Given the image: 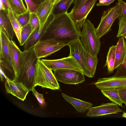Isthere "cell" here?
Returning <instances> with one entry per match:
<instances>
[{
  "label": "cell",
  "instance_id": "obj_1",
  "mask_svg": "<svg viewBox=\"0 0 126 126\" xmlns=\"http://www.w3.org/2000/svg\"><path fill=\"white\" fill-rule=\"evenodd\" d=\"M81 31L72 20L67 12L53 17L41 40L53 39L67 45L80 38Z\"/></svg>",
  "mask_w": 126,
  "mask_h": 126
},
{
  "label": "cell",
  "instance_id": "obj_2",
  "mask_svg": "<svg viewBox=\"0 0 126 126\" xmlns=\"http://www.w3.org/2000/svg\"><path fill=\"white\" fill-rule=\"evenodd\" d=\"M38 60L34 46L22 52L19 68L15 81L22 83L29 91L35 87L36 66Z\"/></svg>",
  "mask_w": 126,
  "mask_h": 126
},
{
  "label": "cell",
  "instance_id": "obj_3",
  "mask_svg": "<svg viewBox=\"0 0 126 126\" xmlns=\"http://www.w3.org/2000/svg\"><path fill=\"white\" fill-rule=\"evenodd\" d=\"M0 69L8 80H15L16 74L14 67L10 47L11 40L0 29Z\"/></svg>",
  "mask_w": 126,
  "mask_h": 126
},
{
  "label": "cell",
  "instance_id": "obj_4",
  "mask_svg": "<svg viewBox=\"0 0 126 126\" xmlns=\"http://www.w3.org/2000/svg\"><path fill=\"white\" fill-rule=\"evenodd\" d=\"M81 42L86 52L93 56H96L100 50L101 43L96 29L89 20H86L82 27Z\"/></svg>",
  "mask_w": 126,
  "mask_h": 126
},
{
  "label": "cell",
  "instance_id": "obj_5",
  "mask_svg": "<svg viewBox=\"0 0 126 126\" xmlns=\"http://www.w3.org/2000/svg\"><path fill=\"white\" fill-rule=\"evenodd\" d=\"M52 70L38 60L36 66L34 87L37 86L55 90H60L59 84Z\"/></svg>",
  "mask_w": 126,
  "mask_h": 126
},
{
  "label": "cell",
  "instance_id": "obj_6",
  "mask_svg": "<svg viewBox=\"0 0 126 126\" xmlns=\"http://www.w3.org/2000/svg\"><path fill=\"white\" fill-rule=\"evenodd\" d=\"M122 15L121 10L118 2L114 6L104 11L96 31L100 38L110 30L115 20Z\"/></svg>",
  "mask_w": 126,
  "mask_h": 126
},
{
  "label": "cell",
  "instance_id": "obj_7",
  "mask_svg": "<svg viewBox=\"0 0 126 126\" xmlns=\"http://www.w3.org/2000/svg\"><path fill=\"white\" fill-rule=\"evenodd\" d=\"M70 52L69 56L73 57L81 67L84 75L92 78L87 63V52L82 45L80 39H78L68 44Z\"/></svg>",
  "mask_w": 126,
  "mask_h": 126
},
{
  "label": "cell",
  "instance_id": "obj_8",
  "mask_svg": "<svg viewBox=\"0 0 126 126\" xmlns=\"http://www.w3.org/2000/svg\"><path fill=\"white\" fill-rule=\"evenodd\" d=\"M66 45L56 39H49L40 40L34 46V49L38 59L40 60L59 51Z\"/></svg>",
  "mask_w": 126,
  "mask_h": 126
},
{
  "label": "cell",
  "instance_id": "obj_9",
  "mask_svg": "<svg viewBox=\"0 0 126 126\" xmlns=\"http://www.w3.org/2000/svg\"><path fill=\"white\" fill-rule=\"evenodd\" d=\"M48 68L53 71L61 69H70L83 72L82 70L73 57L69 56L56 60H41Z\"/></svg>",
  "mask_w": 126,
  "mask_h": 126
},
{
  "label": "cell",
  "instance_id": "obj_10",
  "mask_svg": "<svg viewBox=\"0 0 126 126\" xmlns=\"http://www.w3.org/2000/svg\"><path fill=\"white\" fill-rule=\"evenodd\" d=\"M97 0H88L77 8H72L68 13L74 23L79 29L82 27L88 15Z\"/></svg>",
  "mask_w": 126,
  "mask_h": 126
},
{
  "label": "cell",
  "instance_id": "obj_11",
  "mask_svg": "<svg viewBox=\"0 0 126 126\" xmlns=\"http://www.w3.org/2000/svg\"><path fill=\"white\" fill-rule=\"evenodd\" d=\"M54 71L57 80L64 84H77L85 80L83 72L68 69H59Z\"/></svg>",
  "mask_w": 126,
  "mask_h": 126
},
{
  "label": "cell",
  "instance_id": "obj_12",
  "mask_svg": "<svg viewBox=\"0 0 126 126\" xmlns=\"http://www.w3.org/2000/svg\"><path fill=\"white\" fill-rule=\"evenodd\" d=\"M122 111L117 104L112 102L103 103L99 106L90 108L88 110L86 115L89 117H96L117 114Z\"/></svg>",
  "mask_w": 126,
  "mask_h": 126
},
{
  "label": "cell",
  "instance_id": "obj_13",
  "mask_svg": "<svg viewBox=\"0 0 126 126\" xmlns=\"http://www.w3.org/2000/svg\"><path fill=\"white\" fill-rule=\"evenodd\" d=\"M98 89H111L120 88L126 87V78L115 77L99 78L94 83Z\"/></svg>",
  "mask_w": 126,
  "mask_h": 126
},
{
  "label": "cell",
  "instance_id": "obj_14",
  "mask_svg": "<svg viewBox=\"0 0 126 126\" xmlns=\"http://www.w3.org/2000/svg\"><path fill=\"white\" fill-rule=\"evenodd\" d=\"M6 92L24 101L29 91L20 82L8 80L5 83Z\"/></svg>",
  "mask_w": 126,
  "mask_h": 126
},
{
  "label": "cell",
  "instance_id": "obj_15",
  "mask_svg": "<svg viewBox=\"0 0 126 126\" xmlns=\"http://www.w3.org/2000/svg\"><path fill=\"white\" fill-rule=\"evenodd\" d=\"M53 5L49 1H45L40 4L36 13L39 20V28L45 25L49 19Z\"/></svg>",
  "mask_w": 126,
  "mask_h": 126
},
{
  "label": "cell",
  "instance_id": "obj_16",
  "mask_svg": "<svg viewBox=\"0 0 126 126\" xmlns=\"http://www.w3.org/2000/svg\"><path fill=\"white\" fill-rule=\"evenodd\" d=\"M48 19L44 25L40 28L39 27L28 38L24 45V50H28L33 47L40 40L46 32L48 27Z\"/></svg>",
  "mask_w": 126,
  "mask_h": 126
},
{
  "label": "cell",
  "instance_id": "obj_17",
  "mask_svg": "<svg viewBox=\"0 0 126 126\" xmlns=\"http://www.w3.org/2000/svg\"><path fill=\"white\" fill-rule=\"evenodd\" d=\"M7 13L5 11L0 10V29L5 32L11 40H12L16 34Z\"/></svg>",
  "mask_w": 126,
  "mask_h": 126
},
{
  "label": "cell",
  "instance_id": "obj_18",
  "mask_svg": "<svg viewBox=\"0 0 126 126\" xmlns=\"http://www.w3.org/2000/svg\"><path fill=\"white\" fill-rule=\"evenodd\" d=\"M116 45L115 61L114 66V69L121 64L126 54V43L124 37H119Z\"/></svg>",
  "mask_w": 126,
  "mask_h": 126
},
{
  "label": "cell",
  "instance_id": "obj_19",
  "mask_svg": "<svg viewBox=\"0 0 126 126\" xmlns=\"http://www.w3.org/2000/svg\"><path fill=\"white\" fill-rule=\"evenodd\" d=\"M61 95L65 100L71 104L79 113L84 112L93 106L92 103L70 96L63 93Z\"/></svg>",
  "mask_w": 126,
  "mask_h": 126
},
{
  "label": "cell",
  "instance_id": "obj_20",
  "mask_svg": "<svg viewBox=\"0 0 126 126\" xmlns=\"http://www.w3.org/2000/svg\"><path fill=\"white\" fill-rule=\"evenodd\" d=\"M10 47L13 65L17 76L19 68L22 51L12 40H11Z\"/></svg>",
  "mask_w": 126,
  "mask_h": 126
},
{
  "label": "cell",
  "instance_id": "obj_21",
  "mask_svg": "<svg viewBox=\"0 0 126 126\" xmlns=\"http://www.w3.org/2000/svg\"><path fill=\"white\" fill-rule=\"evenodd\" d=\"M74 0H60L53 5L51 15L54 16L67 12Z\"/></svg>",
  "mask_w": 126,
  "mask_h": 126
},
{
  "label": "cell",
  "instance_id": "obj_22",
  "mask_svg": "<svg viewBox=\"0 0 126 126\" xmlns=\"http://www.w3.org/2000/svg\"><path fill=\"white\" fill-rule=\"evenodd\" d=\"M102 93L111 101L122 107L123 101L120 96L118 89H102Z\"/></svg>",
  "mask_w": 126,
  "mask_h": 126
},
{
  "label": "cell",
  "instance_id": "obj_23",
  "mask_svg": "<svg viewBox=\"0 0 126 126\" xmlns=\"http://www.w3.org/2000/svg\"><path fill=\"white\" fill-rule=\"evenodd\" d=\"M116 47V45H113L109 48L104 65L107 66L108 73L110 74L112 73L114 70V66L115 61Z\"/></svg>",
  "mask_w": 126,
  "mask_h": 126
},
{
  "label": "cell",
  "instance_id": "obj_24",
  "mask_svg": "<svg viewBox=\"0 0 126 126\" xmlns=\"http://www.w3.org/2000/svg\"><path fill=\"white\" fill-rule=\"evenodd\" d=\"M7 15L20 44L21 41V33L22 27L17 20L15 15L13 11L8 10Z\"/></svg>",
  "mask_w": 126,
  "mask_h": 126
},
{
  "label": "cell",
  "instance_id": "obj_25",
  "mask_svg": "<svg viewBox=\"0 0 126 126\" xmlns=\"http://www.w3.org/2000/svg\"><path fill=\"white\" fill-rule=\"evenodd\" d=\"M86 58L88 67L92 78L94 77L98 62L97 56H93L87 52Z\"/></svg>",
  "mask_w": 126,
  "mask_h": 126
},
{
  "label": "cell",
  "instance_id": "obj_26",
  "mask_svg": "<svg viewBox=\"0 0 126 126\" xmlns=\"http://www.w3.org/2000/svg\"><path fill=\"white\" fill-rule=\"evenodd\" d=\"M15 12V15L25 13L28 10L23 0H8Z\"/></svg>",
  "mask_w": 126,
  "mask_h": 126
},
{
  "label": "cell",
  "instance_id": "obj_27",
  "mask_svg": "<svg viewBox=\"0 0 126 126\" xmlns=\"http://www.w3.org/2000/svg\"><path fill=\"white\" fill-rule=\"evenodd\" d=\"M32 32L31 27L29 23L22 28L21 33V41L20 43V46L24 45L31 34Z\"/></svg>",
  "mask_w": 126,
  "mask_h": 126
},
{
  "label": "cell",
  "instance_id": "obj_28",
  "mask_svg": "<svg viewBox=\"0 0 126 126\" xmlns=\"http://www.w3.org/2000/svg\"><path fill=\"white\" fill-rule=\"evenodd\" d=\"M16 18L21 27H24L29 23L30 13L28 10L26 12L15 15Z\"/></svg>",
  "mask_w": 126,
  "mask_h": 126
},
{
  "label": "cell",
  "instance_id": "obj_29",
  "mask_svg": "<svg viewBox=\"0 0 126 126\" xmlns=\"http://www.w3.org/2000/svg\"><path fill=\"white\" fill-rule=\"evenodd\" d=\"M118 18L119 28L117 37L121 36L126 33V16L122 15Z\"/></svg>",
  "mask_w": 126,
  "mask_h": 126
},
{
  "label": "cell",
  "instance_id": "obj_30",
  "mask_svg": "<svg viewBox=\"0 0 126 126\" xmlns=\"http://www.w3.org/2000/svg\"><path fill=\"white\" fill-rule=\"evenodd\" d=\"M112 77L126 78V54L123 63L117 68L115 73Z\"/></svg>",
  "mask_w": 126,
  "mask_h": 126
},
{
  "label": "cell",
  "instance_id": "obj_31",
  "mask_svg": "<svg viewBox=\"0 0 126 126\" xmlns=\"http://www.w3.org/2000/svg\"><path fill=\"white\" fill-rule=\"evenodd\" d=\"M30 13V17L29 23L31 27L32 34L39 27L40 23L38 18L35 13Z\"/></svg>",
  "mask_w": 126,
  "mask_h": 126
},
{
  "label": "cell",
  "instance_id": "obj_32",
  "mask_svg": "<svg viewBox=\"0 0 126 126\" xmlns=\"http://www.w3.org/2000/svg\"><path fill=\"white\" fill-rule=\"evenodd\" d=\"M26 4L27 8L30 13H36L40 5L35 3L33 0H24Z\"/></svg>",
  "mask_w": 126,
  "mask_h": 126
},
{
  "label": "cell",
  "instance_id": "obj_33",
  "mask_svg": "<svg viewBox=\"0 0 126 126\" xmlns=\"http://www.w3.org/2000/svg\"><path fill=\"white\" fill-rule=\"evenodd\" d=\"M32 91L33 95L36 98L41 107L43 108L45 107L46 105V102L44 98L43 94L38 93L35 90V87L33 88Z\"/></svg>",
  "mask_w": 126,
  "mask_h": 126
},
{
  "label": "cell",
  "instance_id": "obj_34",
  "mask_svg": "<svg viewBox=\"0 0 126 126\" xmlns=\"http://www.w3.org/2000/svg\"><path fill=\"white\" fill-rule=\"evenodd\" d=\"M118 89L120 96L123 103L126 105V87Z\"/></svg>",
  "mask_w": 126,
  "mask_h": 126
},
{
  "label": "cell",
  "instance_id": "obj_35",
  "mask_svg": "<svg viewBox=\"0 0 126 126\" xmlns=\"http://www.w3.org/2000/svg\"><path fill=\"white\" fill-rule=\"evenodd\" d=\"M119 4L122 15L126 16V2L123 0H118Z\"/></svg>",
  "mask_w": 126,
  "mask_h": 126
},
{
  "label": "cell",
  "instance_id": "obj_36",
  "mask_svg": "<svg viewBox=\"0 0 126 126\" xmlns=\"http://www.w3.org/2000/svg\"><path fill=\"white\" fill-rule=\"evenodd\" d=\"M115 0H99V2L96 4L97 6H108L113 2Z\"/></svg>",
  "mask_w": 126,
  "mask_h": 126
},
{
  "label": "cell",
  "instance_id": "obj_37",
  "mask_svg": "<svg viewBox=\"0 0 126 126\" xmlns=\"http://www.w3.org/2000/svg\"><path fill=\"white\" fill-rule=\"evenodd\" d=\"M6 9L8 11L9 10L13 11L14 14L15 11L8 0H1Z\"/></svg>",
  "mask_w": 126,
  "mask_h": 126
},
{
  "label": "cell",
  "instance_id": "obj_38",
  "mask_svg": "<svg viewBox=\"0 0 126 126\" xmlns=\"http://www.w3.org/2000/svg\"><path fill=\"white\" fill-rule=\"evenodd\" d=\"M88 0H74V5L73 8H77Z\"/></svg>",
  "mask_w": 126,
  "mask_h": 126
},
{
  "label": "cell",
  "instance_id": "obj_39",
  "mask_svg": "<svg viewBox=\"0 0 126 126\" xmlns=\"http://www.w3.org/2000/svg\"><path fill=\"white\" fill-rule=\"evenodd\" d=\"M0 10H4L7 12L8 11L6 9L1 0H0Z\"/></svg>",
  "mask_w": 126,
  "mask_h": 126
},
{
  "label": "cell",
  "instance_id": "obj_40",
  "mask_svg": "<svg viewBox=\"0 0 126 126\" xmlns=\"http://www.w3.org/2000/svg\"><path fill=\"white\" fill-rule=\"evenodd\" d=\"M35 3L40 4L44 1L45 0H33Z\"/></svg>",
  "mask_w": 126,
  "mask_h": 126
},
{
  "label": "cell",
  "instance_id": "obj_41",
  "mask_svg": "<svg viewBox=\"0 0 126 126\" xmlns=\"http://www.w3.org/2000/svg\"><path fill=\"white\" fill-rule=\"evenodd\" d=\"M57 0H45L44 1H46L50 2L53 5H54L55 3Z\"/></svg>",
  "mask_w": 126,
  "mask_h": 126
},
{
  "label": "cell",
  "instance_id": "obj_42",
  "mask_svg": "<svg viewBox=\"0 0 126 126\" xmlns=\"http://www.w3.org/2000/svg\"><path fill=\"white\" fill-rule=\"evenodd\" d=\"M122 116L126 118V110L123 112Z\"/></svg>",
  "mask_w": 126,
  "mask_h": 126
},
{
  "label": "cell",
  "instance_id": "obj_43",
  "mask_svg": "<svg viewBox=\"0 0 126 126\" xmlns=\"http://www.w3.org/2000/svg\"><path fill=\"white\" fill-rule=\"evenodd\" d=\"M123 36L125 37H126V33H125V34H123L122 36Z\"/></svg>",
  "mask_w": 126,
  "mask_h": 126
},
{
  "label": "cell",
  "instance_id": "obj_44",
  "mask_svg": "<svg viewBox=\"0 0 126 126\" xmlns=\"http://www.w3.org/2000/svg\"><path fill=\"white\" fill-rule=\"evenodd\" d=\"M60 0H56V2H55V4H56V3H57V2H58Z\"/></svg>",
  "mask_w": 126,
  "mask_h": 126
},
{
  "label": "cell",
  "instance_id": "obj_45",
  "mask_svg": "<svg viewBox=\"0 0 126 126\" xmlns=\"http://www.w3.org/2000/svg\"><path fill=\"white\" fill-rule=\"evenodd\" d=\"M124 38L126 39V37H125Z\"/></svg>",
  "mask_w": 126,
  "mask_h": 126
}]
</instances>
